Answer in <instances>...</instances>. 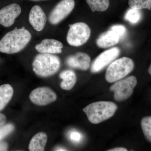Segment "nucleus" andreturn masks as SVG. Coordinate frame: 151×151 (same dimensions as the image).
Instances as JSON below:
<instances>
[{
  "instance_id": "f257e3e1",
  "label": "nucleus",
  "mask_w": 151,
  "mask_h": 151,
  "mask_svg": "<svg viewBox=\"0 0 151 151\" xmlns=\"http://www.w3.org/2000/svg\"><path fill=\"white\" fill-rule=\"evenodd\" d=\"M31 38L30 33L24 27H15L0 40V52L8 54L19 52L29 43Z\"/></svg>"
},
{
  "instance_id": "f03ea898",
  "label": "nucleus",
  "mask_w": 151,
  "mask_h": 151,
  "mask_svg": "<svg viewBox=\"0 0 151 151\" xmlns=\"http://www.w3.org/2000/svg\"><path fill=\"white\" fill-rule=\"evenodd\" d=\"M117 110V105L109 101H98L91 103L83 109L88 120L93 124H98L110 119Z\"/></svg>"
},
{
  "instance_id": "7ed1b4c3",
  "label": "nucleus",
  "mask_w": 151,
  "mask_h": 151,
  "mask_svg": "<svg viewBox=\"0 0 151 151\" xmlns=\"http://www.w3.org/2000/svg\"><path fill=\"white\" fill-rule=\"evenodd\" d=\"M61 65V61L58 56L49 53L37 55L32 62V68L37 75L41 77H47L54 75Z\"/></svg>"
},
{
  "instance_id": "20e7f679",
  "label": "nucleus",
  "mask_w": 151,
  "mask_h": 151,
  "mask_svg": "<svg viewBox=\"0 0 151 151\" xmlns=\"http://www.w3.org/2000/svg\"><path fill=\"white\" fill-rule=\"evenodd\" d=\"M134 68V63L131 58L122 57L113 61L106 70L105 78L109 83L121 80L129 75Z\"/></svg>"
},
{
  "instance_id": "39448f33",
  "label": "nucleus",
  "mask_w": 151,
  "mask_h": 151,
  "mask_svg": "<svg viewBox=\"0 0 151 151\" xmlns=\"http://www.w3.org/2000/svg\"><path fill=\"white\" fill-rule=\"evenodd\" d=\"M66 40L69 45L78 47L83 45L89 39L91 31L89 26L84 22L69 25Z\"/></svg>"
},
{
  "instance_id": "423d86ee",
  "label": "nucleus",
  "mask_w": 151,
  "mask_h": 151,
  "mask_svg": "<svg viewBox=\"0 0 151 151\" xmlns=\"http://www.w3.org/2000/svg\"><path fill=\"white\" fill-rule=\"evenodd\" d=\"M115 82L110 87V90L114 92L115 100L120 102L132 96L137 84V80L134 76H131Z\"/></svg>"
},
{
  "instance_id": "0eeeda50",
  "label": "nucleus",
  "mask_w": 151,
  "mask_h": 151,
  "mask_svg": "<svg viewBox=\"0 0 151 151\" xmlns=\"http://www.w3.org/2000/svg\"><path fill=\"white\" fill-rule=\"evenodd\" d=\"M74 6V0H62L50 14L49 22L52 25L58 24L71 12Z\"/></svg>"
},
{
  "instance_id": "6e6552de",
  "label": "nucleus",
  "mask_w": 151,
  "mask_h": 151,
  "mask_svg": "<svg viewBox=\"0 0 151 151\" xmlns=\"http://www.w3.org/2000/svg\"><path fill=\"white\" fill-rule=\"evenodd\" d=\"M120 52V50L117 47H112L103 52L92 63L91 67V72L92 73H97L103 70L119 56Z\"/></svg>"
},
{
  "instance_id": "1a4fd4ad",
  "label": "nucleus",
  "mask_w": 151,
  "mask_h": 151,
  "mask_svg": "<svg viewBox=\"0 0 151 151\" xmlns=\"http://www.w3.org/2000/svg\"><path fill=\"white\" fill-rule=\"evenodd\" d=\"M29 99L36 105L45 106L55 102L57 99V96L50 88L40 87L36 88L31 92Z\"/></svg>"
},
{
  "instance_id": "9d476101",
  "label": "nucleus",
  "mask_w": 151,
  "mask_h": 151,
  "mask_svg": "<svg viewBox=\"0 0 151 151\" xmlns=\"http://www.w3.org/2000/svg\"><path fill=\"white\" fill-rule=\"evenodd\" d=\"M21 11L20 6L17 4H11L3 8L0 10V24L6 27L11 26Z\"/></svg>"
},
{
  "instance_id": "9b49d317",
  "label": "nucleus",
  "mask_w": 151,
  "mask_h": 151,
  "mask_svg": "<svg viewBox=\"0 0 151 151\" xmlns=\"http://www.w3.org/2000/svg\"><path fill=\"white\" fill-rule=\"evenodd\" d=\"M29 20L33 28L37 32L41 31L46 24L47 17L40 6H34L30 11Z\"/></svg>"
},
{
  "instance_id": "f8f14e48",
  "label": "nucleus",
  "mask_w": 151,
  "mask_h": 151,
  "mask_svg": "<svg viewBox=\"0 0 151 151\" xmlns=\"http://www.w3.org/2000/svg\"><path fill=\"white\" fill-rule=\"evenodd\" d=\"M65 62L69 67L82 70H86L90 67L91 59L89 55L86 53L78 52L73 55L68 57Z\"/></svg>"
},
{
  "instance_id": "ddd939ff",
  "label": "nucleus",
  "mask_w": 151,
  "mask_h": 151,
  "mask_svg": "<svg viewBox=\"0 0 151 151\" xmlns=\"http://www.w3.org/2000/svg\"><path fill=\"white\" fill-rule=\"evenodd\" d=\"M63 44L54 39H45L35 46V49L40 53L57 54L61 53Z\"/></svg>"
},
{
  "instance_id": "4468645a",
  "label": "nucleus",
  "mask_w": 151,
  "mask_h": 151,
  "mask_svg": "<svg viewBox=\"0 0 151 151\" xmlns=\"http://www.w3.org/2000/svg\"><path fill=\"white\" fill-rule=\"evenodd\" d=\"M120 39L119 35L110 29L100 35L96 40V44L100 48H108L119 43Z\"/></svg>"
},
{
  "instance_id": "2eb2a0df",
  "label": "nucleus",
  "mask_w": 151,
  "mask_h": 151,
  "mask_svg": "<svg viewBox=\"0 0 151 151\" xmlns=\"http://www.w3.org/2000/svg\"><path fill=\"white\" fill-rule=\"evenodd\" d=\"M47 140V136L44 132H39L33 137L29 145L30 151H44Z\"/></svg>"
},
{
  "instance_id": "dca6fc26",
  "label": "nucleus",
  "mask_w": 151,
  "mask_h": 151,
  "mask_svg": "<svg viewBox=\"0 0 151 151\" xmlns=\"http://www.w3.org/2000/svg\"><path fill=\"white\" fill-rule=\"evenodd\" d=\"M59 76L63 80L60 84V87L64 90L72 89L77 81L76 75L72 70H63L60 74Z\"/></svg>"
},
{
  "instance_id": "f3484780",
  "label": "nucleus",
  "mask_w": 151,
  "mask_h": 151,
  "mask_svg": "<svg viewBox=\"0 0 151 151\" xmlns=\"http://www.w3.org/2000/svg\"><path fill=\"white\" fill-rule=\"evenodd\" d=\"M13 94V89L10 84H5L0 86V111L8 104Z\"/></svg>"
},
{
  "instance_id": "a211bd4d",
  "label": "nucleus",
  "mask_w": 151,
  "mask_h": 151,
  "mask_svg": "<svg viewBox=\"0 0 151 151\" xmlns=\"http://www.w3.org/2000/svg\"><path fill=\"white\" fill-rule=\"evenodd\" d=\"M92 12H104L108 9L110 5L109 0H86Z\"/></svg>"
},
{
  "instance_id": "6ab92c4d",
  "label": "nucleus",
  "mask_w": 151,
  "mask_h": 151,
  "mask_svg": "<svg viewBox=\"0 0 151 151\" xmlns=\"http://www.w3.org/2000/svg\"><path fill=\"white\" fill-rule=\"evenodd\" d=\"M141 127L145 138L151 143V116L143 117L141 120Z\"/></svg>"
},
{
  "instance_id": "aec40b11",
  "label": "nucleus",
  "mask_w": 151,
  "mask_h": 151,
  "mask_svg": "<svg viewBox=\"0 0 151 151\" xmlns=\"http://www.w3.org/2000/svg\"><path fill=\"white\" fill-rule=\"evenodd\" d=\"M142 13L140 10L131 8L127 11L125 14L124 18L131 23L135 24L140 20Z\"/></svg>"
},
{
  "instance_id": "412c9836",
  "label": "nucleus",
  "mask_w": 151,
  "mask_h": 151,
  "mask_svg": "<svg viewBox=\"0 0 151 151\" xmlns=\"http://www.w3.org/2000/svg\"><path fill=\"white\" fill-rule=\"evenodd\" d=\"M129 5L131 8L140 10L151 9V0H129Z\"/></svg>"
},
{
  "instance_id": "4be33fe9",
  "label": "nucleus",
  "mask_w": 151,
  "mask_h": 151,
  "mask_svg": "<svg viewBox=\"0 0 151 151\" xmlns=\"http://www.w3.org/2000/svg\"><path fill=\"white\" fill-rule=\"evenodd\" d=\"M14 129L12 124H9L0 127V141L11 134Z\"/></svg>"
},
{
  "instance_id": "5701e85b",
  "label": "nucleus",
  "mask_w": 151,
  "mask_h": 151,
  "mask_svg": "<svg viewBox=\"0 0 151 151\" xmlns=\"http://www.w3.org/2000/svg\"><path fill=\"white\" fill-rule=\"evenodd\" d=\"M110 29L113 30L119 35L120 38H124L127 34V29L123 25H114L111 27Z\"/></svg>"
},
{
  "instance_id": "b1692460",
  "label": "nucleus",
  "mask_w": 151,
  "mask_h": 151,
  "mask_svg": "<svg viewBox=\"0 0 151 151\" xmlns=\"http://www.w3.org/2000/svg\"><path fill=\"white\" fill-rule=\"evenodd\" d=\"M69 138L74 142H79L82 139V135L79 132L73 131L69 134Z\"/></svg>"
},
{
  "instance_id": "393cba45",
  "label": "nucleus",
  "mask_w": 151,
  "mask_h": 151,
  "mask_svg": "<svg viewBox=\"0 0 151 151\" xmlns=\"http://www.w3.org/2000/svg\"><path fill=\"white\" fill-rule=\"evenodd\" d=\"M8 148L7 143L4 142H0V151H7Z\"/></svg>"
},
{
  "instance_id": "a878e982",
  "label": "nucleus",
  "mask_w": 151,
  "mask_h": 151,
  "mask_svg": "<svg viewBox=\"0 0 151 151\" xmlns=\"http://www.w3.org/2000/svg\"><path fill=\"white\" fill-rule=\"evenodd\" d=\"M6 120V119L5 116L2 113H0V127L5 124Z\"/></svg>"
},
{
  "instance_id": "bb28decb",
  "label": "nucleus",
  "mask_w": 151,
  "mask_h": 151,
  "mask_svg": "<svg viewBox=\"0 0 151 151\" xmlns=\"http://www.w3.org/2000/svg\"><path fill=\"white\" fill-rule=\"evenodd\" d=\"M108 151H127V150L125 148L122 147H116L115 148L110 149L108 150Z\"/></svg>"
},
{
  "instance_id": "cd10ccee",
  "label": "nucleus",
  "mask_w": 151,
  "mask_h": 151,
  "mask_svg": "<svg viewBox=\"0 0 151 151\" xmlns=\"http://www.w3.org/2000/svg\"><path fill=\"white\" fill-rule=\"evenodd\" d=\"M148 73L151 76V63L150 65V66H149L148 70Z\"/></svg>"
},
{
  "instance_id": "c85d7f7f",
  "label": "nucleus",
  "mask_w": 151,
  "mask_h": 151,
  "mask_svg": "<svg viewBox=\"0 0 151 151\" xmlns=\"http://www.w3.org/2000/svg\"><path fill=\"white\" fill-rule=\"evenodd\" d=\"M56 150L57 151H66V150H65V149L64 148H59L57 149V150Z\"/></svg>"
},
{
  "instance_id": "c756f323",
  "label": "nucleus",
  "mask_w": 151,
  "mask_h": 151,
  "mask_svg": "<svg viewBox=\"0 0 151 151\" xmlns=\"http://www.w3.org/2000/svg\"><path fill=\"white\" fill-rule=\"evenodd\" d=\"M32 1H40V0H32Z\"/></svg>"
}]
</instances>
